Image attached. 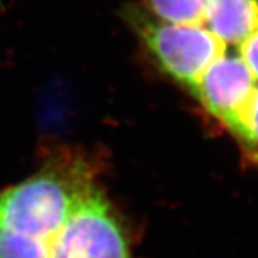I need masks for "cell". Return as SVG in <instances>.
<instances>
[{"instance_id":"1","label":"cell","mask_w":258,"mask_h":258,"mask_svg":"<svg viewBox=\"0 0 258 258\" xmlns=\"http://www.w3.org/2000/svg\"><path fill=\"white\" fill-rule=\"evenodd\" d=\"M101 159L50 149L33 174L0 189V258H47L71 214L101 182Z\"/></svg>"},{"instance_id":"2","label":"cell","mask_w":258,"mask_h":258,"mask_svg":"<svg viewBox=\"0 0 258 258\" xmlns=\"http://www.w3.org/2000/svg\"><path fill=\"white\" fill-rule=\"evenodd\" d=\"M129 22L158 68L189 92L212 62L227 52L203 23H171L139 12H132Z\"/></svg>"},{"instance_id":"3","label":"cell","mask_w":258,"mask_h":258,"mask_svg":"<svg viewBox=\"0 0 258 258\" xmlns=\"http://www.w3.org/2000/svg\"><path fill=\"white\" fill-rule=\"evenodd\" d=\"M47 258H138L128 222L102 185L75 208Z\"/></svg>"},{"instance_id":"4","label":"cell","mask_w":258,"mask_h":258,"mask_svg":"<svg viewBox=\"0 0 258 258\" xmlns=\"http://www.w3.org/2000/svg\"><path fill=\"white\" fill-rule=\"evenodd\" d=\"M257 85L240 53L227 50L204 72L191 93L207 115L234 139Z\"/></svg>"},{"instance_id":"5","label":"cell","mask_w":258,"mask_h":258,"mask_svg":"<svg viewBox=\"0 0 258 258\" xmlns=\"http://www.w3.org/2000/svg\"><path fill=\"white\" fill-rule=\"evenodd\" d=\"M203 25L225 46L238 47L258 29V0H208Z\"/></svg>"},{"instance_id":"6","label":"cell","mask_w":258,"mask_h":258,"mask_svg":"<svg viewBox=\"0 0 258 258\" xmlns=\"http://www.w3.org/2000/svg\"><path fill=\"white\" fill-rule=\"evenodd\" d=\"M152 18L171 23H203L208 0H142Z\"/></svg>"},{"instance_id":"7","label":"cell","mask_w":258,"mask_h":258,"mask_svg":"<svg viewBox=\"0 0 258 258\" xmlns=\"http://www.w3.org/2000/svg\"><path fill=\"white\" fill-rule=\"evenodd\" d=\"M238 144L241 154L251 164L258 162V85L249 101L248 108L242 116L241 126L234 137Z\"/></svg>"},{"instance_id":"8","label":"cell","mask_w":258,"mask_h":258,"mask_svg":"<svg viewBox=\"0 0 258 258\" xmlns=\"http://www.w3.org/2000/svg\"><path fill=\"white\" fill-rule=\"evenodd\" d=\"M237 49V52L240 53L242 60L248 66L251 74L258 82V29Z\"/></svg>"}]
</instances>
